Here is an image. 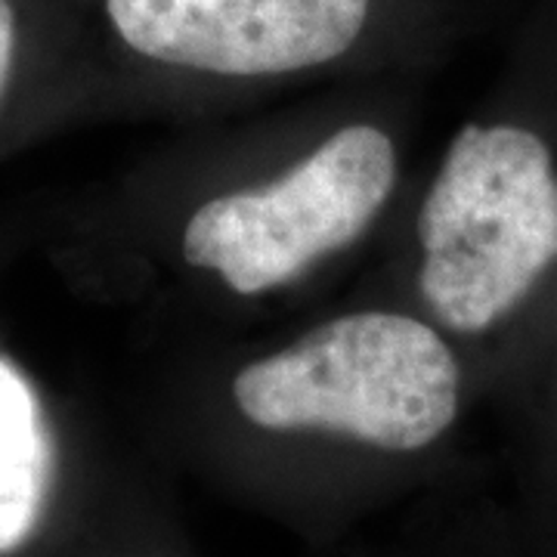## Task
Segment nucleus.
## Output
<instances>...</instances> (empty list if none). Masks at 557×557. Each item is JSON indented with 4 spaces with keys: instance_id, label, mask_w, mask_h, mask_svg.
Wrapping results in <instances>:
<instances>
[{
    "instance_id": "5",
    "label": "nucleus",
    "mask_w": 557,
    "mask_h": 557,
    "mask_svg": "<svg viewBox=\"0 0 557 557\" xmlns=\"http://www.w3.org/2000/svg\"><path fill=\"white\" fill-rule=\"evenodd\" d=\"M53 468L38 394L0 357V555L20 548L38 523Z\"/></svg>"
},
{
    "instance_id": "3",
    "label": "nucleus",
    "mask_w": 557,
    "mask_h": 557,
    "mask_svg": "<svg viewBox=\"0 0 557 557\" xmlns=\"http://www.w3.org/2000/svg\"><path fill=\"white\" fill-rule=\"evenodd\" d=\"M397 183L394 139L350 124L263 186L205 201L183 230V258L236 295H263L357 242Z\"/></svg>"
},
{
    "instance_id": "2",
    "label": "nucleus",
    "mask_w": 557,
    "mask_h": 557,
    "mask_svg": "<svg viewBox=\"0 0 557 557\" xmlns=\"http://www.w3.org/2000/svg\"><path fill=\"white\" fill-rule=\"evenodd\" d=\"M461 375L437 332L406 313L338 317L233 381L263 431H329L384 453H418L449 431Z\"/></svg>"
},
{
    "instance_id": "6",
    "label": "nucleus",
    "mask_w": 557,
    "mask_h": 557,
    "mask_svg": "<svg viewBox=\"0 0 557 557\" xmlns=\"http://www.w3.org/2000/svg\"><path fill=\"white\" fill-rule=\"evenodd\" d=\"M13 53H16V16H13L10 0H0V100L10 84Z\"/></svg>"
},
{
    "instance_id": "1",
    "label": "nucleus",
    "mask_w": 557,
    "mask_h": 557,
    "mask_svg": "<svg viewBox=\"0 0 557 557\" xmlns=\"http://www.w3.org/2000/svg\"><path fill=\"white\" fill-rule=\"evenodd\" d=\"M418 285L446 329L480 335L557 260V168L518 124H468L449 143L418 214Z\"/></svg>"
},
{
    "instance_id": "4",
    "label": "nucleus",
    "mask_w": 557,
    "mask_h": 557,
    "mask_svg": "<svg viewBox=\"0 0 557 557\" xmlns=\"http://www.w3.org/2000/svg\"><path fill=\"white\" fill-rule=\"evenodd\" d=\"M127 47L230 78L300 72L344 57L372 0H106Z\"/></svg>"
}]
</instances>
